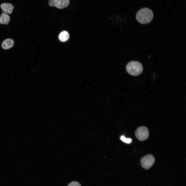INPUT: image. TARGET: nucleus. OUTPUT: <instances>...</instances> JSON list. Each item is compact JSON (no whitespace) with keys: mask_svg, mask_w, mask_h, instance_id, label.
I'll list each match as a JSON object with an SVG mask.
<instances>
[{"mask_svg":"<svg viewBox=\"0 0 186 186\" xmlns=\"http://www.w3.org/2000/svg\"><path fill=\"white\" fill-rule=\"evenodd\" d=\"M149 134L148 129L144 126L139 127L135 132L136 137L140 141H143L147 139L149 136Z\"/></svg>","mask_w":186,"mask_h":186,"instance_id":"nucleus-4","label":"nucleus"},{"mask_svg":"<svg viewBox=\"0 0 186 186\" xmlns=\"http://www.w3.org/2000/svg\"><path fill=\"white\" fill-rule=\"evenodd\" d=\"M70 3V0H49V5L51 6H55L60 9L67 7Z\"/></svg>","mask_w":186,"mask_h":186,"instance_id":"nucleus-5","label":"nucleus"},{"mask_svg":"<svg viewBox=\"0 0 186 186\" xmlns=\"http://www.w3.org/2000/svg\"><path fill=\"white\" fill-rule=\"evenodd\" d=\"M14 43L13 40L10 38H7L2 42V47L4 49H8L12 48L13 45Z\"/></svg>","mask_w":186,"mask_h":186,"instance_id":"nucleus-7","label":"nucleus"},{"mask_svg":"<svg viewBox=\"0 0 186 186\" xmlns=\"http://www.w3.org/2000/svg\"><path fill=\"white\" fill-rule=\"evenodd\" d=\"M0 6L3 12L7 14H10L12 13L14 8L13 5L8 3H2Z\"/></svg>","mask_w":186,"mask_h":186,"instance_id":"nucleus-6","label":"nucleus"},{"mask_svg":"<svg viewBox=\"0 0 186 186\" xmlns=\"http://www.w3.org/2000/svg\"><path fill=\"white\" fill-rule=\"evenodd\" d=\"M155 159L151 154H148L142 158L141 160V163L142 167L148 169L151 167L154 164Z\"/></svg>","mask_w":186,"mask_h":186,"instance_id":"nucleus-3","label":"nucleus"},{"mask_svg":"<svg viewBox=\"0 0 186 186\" xmlns=\"http://www.w3.org/2000/svg\"><path fill=\"white\" fill-rule=\"evenodd\" d=\"M67 186H81V185L78 182L73 181L69 183Z\"/></svg>","mask_w":186,"mask_h":186,"instance_id":"nucleus-11","label":"nucleus"},{"mask_svg":"<svg viewBox=\"0 0 186 186\" xmlns=\"http://www.w3.org/2000/svg\"><path fill=\"white\" fill-rule=\"evenodd\" d=\"M153 17L152 11L147 8H144L140 10L137 12L136 18L139 23L143 24L150 22Z\"/></svg>","mask_w":186,"mask_h":186,"instance_id":"nucleus-1","label":"nucleus"},{"mask_svg":"<svg viewBox=\"0 0 186 186\" xmlns=\"http://www.w3.org/2000/svg\"><path fill=\"white\" fill-rule=\"evenodd\" d=\"M120 138L122 141L127 143H130L132 142V140L131 139L126 138L123 136H121Z\"/></svg>","mask_w":186,"mask_h":186,"instance_id":"nucleus-10","label":"nucleus"},{"mask_svg":"<svg viewBox=\"0 0 186 186\" xmlns=\"http://www.w3.org/2000/svg\"><path fill=\"white\" fill-rule=\"evenodd\" d=\"M127 72L133 76H137L140 74L143 71L142 64L137 61H132L129 62L126 66Z\"/></svg>","mask_w":186,"mask_h":186,"instance_id":"nucleus-2","label":"nucleus"},{"mask_svg":"<svg viewBox=\"0 0 186 186\" xmlns=\"http://www.w3.org/2000/svg\"><path fill=\"white\" fill-rule=\"evenodd\" d=\"M69 34L67 32L63 31L59 34L58 38L60 41L62 42L67 41L69 38Z\"/></svg>","mask_w":186,"mask_h":186,"instance_id":"nucleus-9","label":"nucleus"},{"mask_svg":"<svg viewBox=\"0 0 186 186\" xmlns=\"http://www.w3.org/2000/svg\"><path fill=\"white\" fill-rule=\"evenodd\" d=\"M10 20V17L6 14L3 13L0 16V24L8 25Z\"/></svg>","mask_w":186,"mask_h":186,"instance_id":"nucleus-8","label":"nucleus"}]
</instances>
